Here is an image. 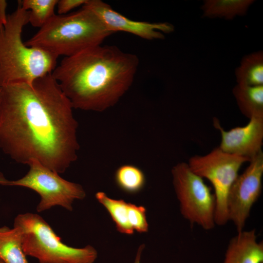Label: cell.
<instances>
[{"instance_id":"6da1fadb","label":"cell","mask_w":263,"mask_h":263,"mask_svg":"<svg viewBox=\"0 0 263 263\" xmlns=\"http://www.w3.org/2000/svg\"><path fill=\"white\" fill-rule=\"evenodd\" d=\"M0 90V148L17 163L64 172L77 158L78 123L52 73Z\"/></svg>"},{"instance_id":"7a4b0ae2","label":"cell","mask_w":263,"mask_h":263,"mask_svg":"<svg viewBox=\"0 0 263 263\" xmlns=\"http://www.w3.org/2000/svg\"><path fill=\"white\" fill-rule=\"evenodd\" d=\"M134 54L99 45L64 57L52 75L73 109L103 112L129 89L139 65Z\"/></svg>"},{"instance_id":"3957f363","label":"cell","mask_w":263,"mask_h":263,"mask_svg":"<svg viewBox=\"0 0 263 263\" xmlns=\"http://www.w3.org/2000/svg\"><path fill=\"white\" fill-rule=\"evenodd\" d=\"M28 23V12L18 2L8 15L7 23L0 27V86L32 83L52 73L57 65L58 56L22 41V30Z\"/></svg>"},{"instance_id":"277c9868","label":"cell","mask_w":263,"mask_h":263,"mask_svg":"<svg viewBox=\"0 0 263 263\" xmlns=\"http://www.w3.org/2000/svg\"><path fill=\"white\" fill-rule=\"evenodd\" d=\"M112 34L93 11L83 6L72 14H55L25 43L68 57L101 45Z\"/></svg>"},{"instance_id":"5b68a950","label":"cell","mask_w":263,"mask_h":263,"mask_svg":"<svg viewBox=\"0 0 263 263\" xmlns=\"http://www.w3.org/2000/svg\"><path fill=\"white\" fill-rule=\"evenodd\" d=\"M14 226L19 228L21 245L26 256L37 259L39 263H94L97 252L92 246L75 248L64 244L50 225L39 215L20 214Z\"/></svg>"},{"instance_id":"8992f818","label":"cell","mask_w":263,"mask_h":263,"mask_svg":"<svg viewBox=\"0 0 263 263\" xmlns=\"http://www.w3.org/2000/svg\"><path fill=\"white\" fill-rule=\"evenodd\" d=\"M171 174L183 218L191 225H197L206 230L212 229L216 225V201L211 188L187 163L177 164L172 168Z\"/></svg>"},{"instance_id":"52a82bcc","label":"cell","mask_w":263,"mask_h":263,"mask_svg":"<svg viewBox=\"0 0 263 263\" xmlns=\"http://www.w3.org/2000/svg\"><path fill=\"white\" fill-rule=\"evenodd\" d=\"M27 165L29 170L23 177L17 180H8L0 172V185L20 186L31 189L38 193L40 201L37 211L42 212L58 206L69 211L73 210L75 200H82L86 192L79 184L68 181L36 160Z\"/></svg>"},{"instance_id":"ba28073f","label":"cell","mask_w":263,"mask_h":263,"mask_svg":"<svg viewBox=\"0 0 263 263\" xmlns=\"http://www.w3.org/2000/svg\"><path fill=\"white\" fill-rule=\"evenodd\" d=\"M250 160L245 157L225 152L215 148L204 155H194L188 164L190 169L211 184L216 201V225L223 226L228 221L227 197L232 184L239 175L241 166Z\"/></svg>"},{"instance_id":"9c48e42d","label":"cell","mask_w":263,"mask_h":263,"mask_svg":"<svg viewBox=\"0 0 263 263\" xmlns=\"http://www.w3.org/2000/svg\"><path fill=\"white\" fill-rule=\"evenodd\" d=\"M249 162L246 169L238 175L232 184L227 197L228 221L233 224L237 232L244 230L252 207L262 192L263 151Z\"/></svg>"},{"instance_id":"30bf717a","label":"cell","mask_w":263,"mask_h":263,"mask_svg":"<svg viewBox=\"0 0 263 263\" xmlns=\"http://www.w3.org/2000/svg\"><path fill=\"white\" fill-rule=\"evenodd\" d=\"M93 11L111 32H127L147 40L163 39L162 33H170L174 26L168 22H149L131 20L113 10L101 0H88L83 5Z\"/></svg>"},{"instance_id":"8fae6325","label":"cell","mask_w":263,"mask_h":263,"mask_svg":"<svg viewBox=\"0 0 263 263\" xmlns=\"http://www.w3.org/2000/svg\"><path fill=\"white\" fill-rule=\"evenodd\" d=\"M213 124L221 134L219 148L223 151L249 159L250 160L262 151L263 116L253 117L245 126L225 130L218 120Z\"/></svg>"},{"instance_id":"7c38bea8","label":"cell","mask_w":263,"mask_h":263,"mask_svg":"<svg viewBox=\"0 0 263 263\" xmlns=\"http://www.w3.org/2000/svg\"><path fill=\"white\" fill-rule=\"evenodd\" d=\"M95 197L108 212L119 232L132 235L134 231L140 233L148 231L146 209L144 206L111 198L102 191L97 192Z\"/></svg>"},{"instance_id":"4fadbf2b","label":"cell","mask_w":263,"mask_h":263,"mask_svg":"<svg viewBox=\"0 0 263 263\" xmlns=\"http://www.w3.org/2000/svg\"><path fill=\"white\" fill-rule=\"evenodd\" d=\"M223 263H263V243L255 229L238 232L227 244Z\"/></svg>"},{"instance_id":"5bb4252c","label":"cell","mask_w":263,"mask_h":263,"mask_svg":"<svg viewBox=\"0 0 263 263\" xmlns=\"http://www.w3.org/2000/svg\"><path fill=\"white\" fill-rule=\"evenodd\" d=\"M232 93L244 116L249 119L263 116V85L248 86L237 84Z\"/></svg>"},{"instance_id":"9a60e30c","label":"cell","mask_w":263,"mask_h":263,"mask_svg":"<svg viewBox=\"0 0 263 263\" xmlns=\"http://www.w3.org/2000/svg\"><path fill=\"white\" fill-rule=\"evenodd\" d=\"M0 259L4 263H29L21 245L19 228L0 227Z\"/></svg>"},{"instance_id":"2e32d148","label":"cell","mask_w":263,"mask_h":263,"mask_svg":"<svg viewBox=\"0 0 263 263\" xmlns=\"http://www.w3.org/2000/svg\"><path fill=\"white\" fill-rule=\"evenodd\" d=\"M253 0H206L202 6L204 17L232 19L246 14Z\"/></svg>"},{"instance_id":"e0dca14e","label":"cell","mask_w":263,"mask_h":263,"mask_svg":"<svg viewBox=\"0 0 263 263\" xmlns=\"http://www.w3.org/2000/svg\"><path fill=\"white\" fill-rule=\"evenodd\" d=\"M237 84L257 86L263 85V53L259 51L244 56L236 69Z\"/></svg>"},{"instance_id":"ac0fdd59","label":"cell","mask_w":263,"mask_h":263,"mask_svg":"<svg viewBox=\"0 0 263 263\" xmlns=\"http://www.w3.org/2000/svg\"><path fill=\"white\" fill-rule=\"evenodd\" d=\"M117 186L123 192L134 194L141 191L146 184L143 171L132 165H123L118 167L114 174Z\"/></svg>"},{"instance_id":"d6986e66","label":"cell","mask_w":263,"mask_h":263,"mask_svg":"<svg viewBox=\"0 0 263 263\" xmlns=\"http://www.w3.org/2000/svg\"><path fill=\"white\" fill-rule=\"evenodd\" d=\"M58 0H23L19 1L21 7L28 12L29 23L40 28L55 15Z\"/></svg>"},{"instance_id":"ffe728a7","label":"cell","mask_w":263,"mask_h":263,"mask_svg":"<svg viewBox=\"0 0 263 263\" xmlns=\"http://www.w3.org/2000/svg\"><path fill=\"white\" fill-rule=\"evenodd\" d=\"M88 0H57V8L58 15H66L71 10L80 6H83Z\"/></svg>"},{"instance_id":"44dd1931","label":"cell","mask_w":263,"mask_h":263,"mask_svg":"<svg viewBox=\"0 0 263 263\" xmlns=\"http://www.w3.org/2000/svg\"><path fill=\"white\" fill-rule=\"evenodd\" d=\"M7 1L0 0V27L4 26L7 22L8 15L6 14Z\"/></svg>"},{"instance_id":"7402d4cb","label":"cell","mask_w":263,"mask_h":263,"mask_svg":"<svg viewBox=\"0 0 263 263\" xmlns=\"http://www.w3.org/2000/svg\"><path fill=\"white\" fill-rule=\"evenodd\" d=\"M144 247H145V245L144 244L140 245V246L139 247L137 251L135 260L133 263H140L141 259V255H142V251H143L144 249Z\"/></svg>"},{"instance_id":"603a6c76","label":"cell","mask_w":263,"mask_h":263,"mask_svg":"<svg viewBox=\"0 0 263 263\" xmlns=\"http://www.w3.org/2000/svg\"><path fill=\"white\" fill-rule=\"evenodd\" d=\"M0 263H4L0 259Z\"/></svg>"},{"instance_id":"cb8c5ba5","label":"cell","mask_w":263,"mask_h":263,"mask_svg":"<svg viewBox=\"0 0 263 263\" xmlns=\"http://www.w3.org/2000/svg\"></svg>"}]
</instances>
